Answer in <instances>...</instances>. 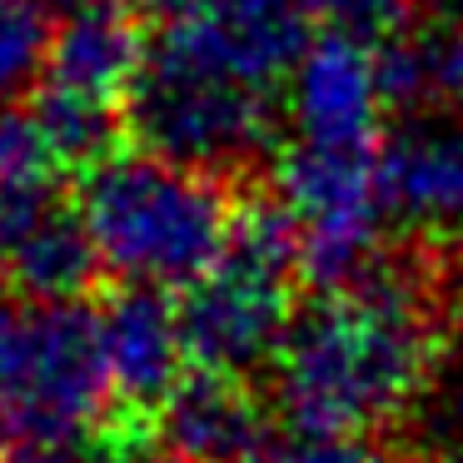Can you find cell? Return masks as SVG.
<instances>
[{"mask_svg":"<svg viewBox=\"0 0 463 463\" xmlns=\"http://www.w3.org/2000/svg\"><path fill=\"white\" fill-rule=\"evenodd\" d=\"M110 403L100 324L0 284V458L31 443L95 439Z\"/></svg>","mask_w":463,"mask_h":463,"instance_id":"obj_4","label":"cell"},{"mask_svg":"<svg viewBox=\"0 0 463 463\" xmlns=\"http://www.w3.org/2000/svg\"><path fill=\"white\" fill-rule=\"evenodd\" d=\"M65 165L35 110L0 115V284L45 304H75L100 269L80 214L61 194Z\"/></svg>","mask_w":463,"mask_h":463,"instance_id":"obj_6","label":"cell"},{"mask_svg":"<svg viewBox=\"0 0 463 463\" xmlns=\"http://www.w3.org/2000/svg\"><path fill=\"white\" fill-rule=\"evenodd\" d=\"M254 463H403L393 449L373 439H294V443H269Z\"/></svg>","mask_w":463,"mask_h":463,"instance_id":"obj_13","label":"cell"},{"mask_svg":"<svg viewBox=\"0 0 463 463\" xmlns=\"http://www.w3.org/2000/svg\"><path fill=\"white\" fill-rule=\"evenodd\" d=\"M389 220L433 240L463 234V110H419L383 145Z\"/></svg>","mask_w":463,"mask_h":463,"instance_id":"obj_8","label":"cell"},{"mask_svg":"<svg viewBox=\"0 0 463 463\" xmlns=\"http://www.w3.org/2000/svg\"><path fill=\"white\" fill-rule=\"evenodd\" d=\"M329 25L339 31H354V35H383L393 21H399V5L403 0H314Z\"/></svg>","mask_w":463,"mask_h":463,"instance_id":"obj_15","label":"cell"},{"mask_svg":"<svg viewBox=\"0 0 463 463\" xmlns=\"http://www.w3.org/2000/svg\"><path fill=\"white\" fill-rule=\"evenodd\" d=\"M383 80L393 105L463 110V21L383 45Z\"/></svg>","mask_w":463,"mask_h":463,"instance_id":"obj_11","label":"cell"},{"mask_svg":"<svg viewBox=\"0 0 463 463\" xmlns=\"http://www.w3.org/2000/svg\"><path fill=\"white\" fill-rule=\"evenodd\" d=\"M120 453L115 433H95V439H55V443H31V449L5 453L0 463H110Z\"/></svg>","mask_w":463,"mask_h":463,"instance_id":"obj_14","label":"cell"},{"mask_svg":"<svg viewBox=\"0 0 463 463\" xmlns=\"http://www.w3.org/2000/svg\"><path fill=\"white\" fill-rule=\"evenodd\" d=\"M439 463H463V453H449V458H439Z\"/></svg>","mask_w":463,"mask_h":463,"instance_id":"obj_18","label":"cell"},{"mask_svg":"<svg viewBox=\"0 0 463 463\" xmlns=\"http://www.w3.org/2000/svg\"><path fill=\"white\" fill-rule=\"evenodd\" d=\"M155 433L175 463H254L264 443V409L240 379L190 373L155 413Z\"/></svg>","mask_w":463,"mask_h":463,"instance_id":"obj_10","label":"cell"},{"mask_svg":"<svg viewBox=\"0 0 463 463\" xmlns=\"http://www.w3.org/2000/svg\"><path fill=\"white\" fill-rule=\"evenodd\" d=\"M150 5H160V11H170V21H175V15L204 11V5H220V0H150Z\"/></svg>","mask_w":463,"mask_h":463,"instance_id":"obj_16","label":"cell"},{"mask_svg":"<svg viewBox=\"0 0 463 463\" xmlns=\"http://www.w3.org/2000/svg\"><path fill=\"white\" fill-rule=\"evenodd\" d=\"M304 0H220L175 15L145 55L135 85V130L155 155L190 170L234 165L264 140L304 45Z\"/></svg>","mask_w":463,"mask_h":463,"instance_id":"obj_1","label":"cell"},{"mask_svg":"<svg viewBox=\"0 0 463 463\" xmlns=\"http://www.w3.org/2000/svg\"><path fill=\"white\" fill-rule=\"evenodd\" d=\"M110 399L130 413H160V403L184 383V324L165 294L125 289L95 314Z\"/></svg>","mask_w":463,"mask_h":463,"instance_id":"obj_9","label":"cell"},{"mask_svg":"<svg viewBox=\"0 0 463 463\" xmlns=\"http://www.w3.org/2000/svg\"><path fill=\"white\" fill-rule=\"evenodd\" d=\"M299 250L279 210L240 214L230 250L220 254L204 279L184 289L180 324L184 349L200 373L244 379L260 364H274L284 334L294 324V279H299Z\"/></svg>","mask_w":463,"mask_h":463,"instance_id":"obj_5","label":"cell"},{"mask_svg":"<svg viewBox=\"0 0 463 463\" xmlns=\"http://www.w3.org/2000/svg\"><path fill=\"white\" fill-rule=\"evenodd\" d=\"M439 359L429 294L399 274L319 289L269 364L274 409L304 439H369L423 393Z\"/></svg>","mask_w":463,"mask_h":463,"instance_id":"obj_2","label":"cell"},{"mask_svg":"<svg viewBox=\"0 0 463 463\" xmlns=\"http://www.w3.org/2000/svg\"><path fill=\"white\" fill-rule=\"evenodd\" d=\"M45 55H51L45 5L41 0H0V115L45 71Z\"/></svg>","mask_w":463,"mask_h":463,"instance_id":"obj_12","label":"cell"},{"mask_svg":"<svg viewBox=\"0 0 463 463\" xmlns=\"http://www.w3.org/2000/svg\"><path fill=\"white\" fill-rule=\"evenodd\" d=\"M95 264L130 289H190L230 250L240 214L210 170L155 150L100 155L85 170L80 204Z\"/></svg>","mask_w":463,"mask_h":463,"instance_id":"obj_3","label":"cell"},{"mask_svg":"<svg viewBox=\"0 0 463 463\" xmlns=\"http://www.w3.org/2000/svg\"><path fill=\"white\" fill-rule=\"evenodd\" d=\"M145 55L150 45L140 41V25L110 0L80 5L61 21L41 71L35 120L51 130L65 160H100L115 115L135 100Z\"/></svg>","mask_w":463,"mask_h":463,"instance_id":"obj_7","label":"cell"},{"mask_svg":"<svg viewBox=\"0 0 463 463\" xmlns=\"http://www.w3.org/2000/svg\"><path fill=\"white\" fill-rule=\"evenodd\" d=\"M61 5H71V11H80V5H100V0H61Z\"/></svg>","mask_w":463,"mask_h":463,"instance_id":"obj_17","label":"cell"}]
</instances>
